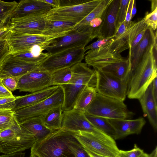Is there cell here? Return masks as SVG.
<instances>
[{"label": "cell", "instance_id": "obj_1", "mask_svg": "<svg viewBox=\"0 0 157 157\" xmlns=\"http://www.w3.org/2000/svg\"><path fill=\"white\" fill-rule=\"evenodd\" d=\"M77 132L62 128L55 131L44 139L36 141L31 148L30 155L38 157H75L70 145L77 141Z\"/></svg>", "mask_w": 157, "mask_h": 157}, {"label": "cell", "instance_id": "obj_2", "mask_svg": "<svg viewBox=\"0 0 157 157\" xmlns=\"http://www.w3.org/2000/svg\"><path fill=\"white\" fill-rule=\"evenodd\" d=\"M154 40L131 74L127 95L130 99H138L157 77V62L154 59L153 52Z\"/></svg>", "mask_w": 157, "mask_h": 157}, {"label": "cell", "instance_id": "obj_3", "mask_svg": "<svg viewBox=\"0 0 157 157\" xmlns=\"http://www.w3.org/2000/svg\"><path fill=\"white\" fill-rule=\"evenodd\" d=\"M102 0H60V6L44 15L47 20L76 22L77 24L94 10Z\"/></svg>", "mask_w": 157, "mask_h": 157}, {"label": "cell", "instance_id": "obj_4", "mask_svg": "<svg viewBox=\"0 0 157 157\" xmlns=\"http://www.w3.org/2000/svg\"><path fill=\"white\" fill-rule=\"evenodd\" d=\"M84 113L109 119H128L134 115L129 110L123 101L97 92Z\"/></svg>", "mask_w": 157, "mask_h": 157}, {"label": "cell", "instance_id": "obj_5", "mask_svg": "<svg viewBox=\"0 0 157 157\" xmlns=\"http://www.w3.org/2000/svg\"><path fill=\"white\" fill-rule=\"evenodd\" d=\"M97 32L95 29L89 26L75 28L66 35L54 38L48 41L44 50L49 54H53L75 47H85L92 40L97 38Z\"/></svg>", "mask_w": 157, "mask_h": 157}, {"label": "cell", "instance_id": "obj_6", "mask_svg": "<svg viewBox=\"0 0 157 157\" xmlns=\"http://www.w3.org/2000/svg\"><path fill=\"white\" fill-rule=\"evenodd\" d=\"M36 141L33 133L21 125L8 129L0 132V152H22L31 148Z\"/></svg>", "mask_w": 157, "mask_h": 157}, {"label": "cell", "instance_id": "obj_7", "mask_svg": "<svg viewBox=\"0 0 157 157\" xmlns=\"http://www.w3.org/2000/svg\"><path fill=\"white\" fill-rule=\"evenodd\" d=\"M87 65L100 71L121 80L129 79L131 76L128 59L121 54L103 57L86 59Z\"/></svg>", "mask_w": 157, "mask_h": 157}, {"label": "cell", "instance_id": "obj_8", "mask_svg": "<svg viewBox=\"0 0 157 157\" xmlns=\"http://www.w3.org/2000/svg\"><path fill=\"white\" fill-rule=\"evenodd\" d=\"M75 136L84 149L95 154L108 157L119 155L120 150L111 137L103 138L81 131L78 132Z\"/></svg>", "mask_w": 157, "mask_h": 157}, {"label": "cell", "instance_id": "obj_9", "mask_svg": "<svg viewBox=\"0 0 157 157\" xmlns=\"http://www.w3.org/2000/svg\"><path fill=\"white\" fill-rule=\"evenodd\" d=\"M85 47L78 46L67 49L48 56L39 65V66L50 72L67 67H71L84 59Z\"/></svg>", "mask_w": 157, "mask_h": 157}, {"label": "cell", "instance_id": "obj_10", "mask_svg": "<svg viewBox=\"0 0 157 157\" xmlns=\"http://www.w3.org/2000/svg\"><path fill=\"white\" fill-rule=\"evenodd\" d=\"M64 93L60 86L56 92L47 99L34 105L15 111L14 116L19 124L27 119L41 117L52 108L62 105Z\"/></svg>", "mask_w": 157, "mask_h": 157}, {"label": "cell", "instance_id": "obj_11", "mask_svg": "<svg viewBox=\"0 0 157 157\" xmlns=\"http://www.w3.org/2000/svg\"><path fill=\"white\" fill-rule=\"evenodd\" d=\"M95 70L97 75L95 88L97 92L124 101L127 95L130 79L122 80Z\"/></svg>", "mask_w": 157, "mask_h": 157}, {"label": "cell", "instance_id": "obj_12", "mask_svg": "<svg viewBox=\"0 0 157 157\" xmlns=\"http://www.w3.org/2000/svg\"><path fill=\"white\" fill-rule=\"evenodd\" d=\"M51 86V73L38 66L18 79L16 90L32 93Z\"/></svg>", "mask_w": 157, "mask_h": 157}, {"label": "cell", "instance_id": "obj_13", "mask_svg": "<svg viewBox=\"0 0 157 157\" xmlns=\"http://www.w3.org/2000/svg\"><path fill=\"white\" fill-rule=\"evenodd\" d=\"M54 38H55L42 35L28 34L10 30L6 39L10 54H12L28 50L36 45L41 46L44 50L48 41Z\"/></svg>", "mask_w": 157, "mask_h": 157}, {"label": "cell", "instance_id": "obj_14", "mask_svg": "<svg viewBox=\"0 0 157 157\" xmlns=\"http://www.w3.org/2000/svg\"><path fill=\"white\" fill-rule=\"evenodd\" d=\"M62 128L70 131L90 133L103 138L110 137L93 126L86 119L83 112L75 109L63 112Z\"/></svg>", "mask_w": 157, "mask_h": 157}, {"label": "cell", "instance_id": "obj_15", "mask_svg": "<svg viewBox=\"0 0 157 157\" xmlns=\"http://www.w3.org/2000/svg\"><path fill=\"white\" fill-rule=\"evenodd\" d=\"M44 15L34 14L12 17L8 26L12 31L30 34L41 35L46 21Z\"/></svg>", "mask_w": 157, "mask_h": 157}, {"label": "cell", "instance_id": "obj_16", "mask_svg": "<svg viewBox=\"0 0 157 157\" xmlns=\"http://www.w3.org/2000/svg\"><path fill=\"white\" fill-rule=\"evenodd\" d=\"M39 64L26 62L10 54L1 64L0 78L2 79L6 77H10L18 81L22 76Z\"/></svg>", "mask_w": 157, "mask_h": 157}, {"label": "cell", "instance_id": "obj_17", "mask_svg": "<svg viewBox=\"0 0 157 157\" xmlns=\"http://www.w3.org/2000/svg\"><path fill=\"white\" fill-rule=\"evenodd\" d=\"M121 0H112L105 11L104 18L98 28V39L113 37L117 28V13Z\"/></svg>", "mask_w": 157, "mask_h": 157}, {"label": "cell", "instance_id": "obj_18", "mask_svg": "<svg viewBox=\"0 0 157 157\" xmlns=\"http://www.w3.org/2000/svg\"><path fill=\"white\" fill-rule=\"evenodd\" d=\"M108 120L115 130V134L113 137L114 140L121 139L131 134H140L146 123V121L142 117L133 120Z\"/></svg>", "mask_w": 157, "mask_h": 157}, {"label": "cell", "instance_id": "obj_19", "mask_svg": "<svg viewBox=\"0 0 157 157\" xmlns=\"http://www.w3.org/2000/svg\"><path fill=\"white\" fill-rule=\"evenodd\" d=\"M155 37V33L149 27L137 44L135 47L129 49L128 58L131 74L141 60L150 45L154 41Z\"/></svg>", "mask_w": 157, "mask_h": 157}, {"label": "cell", "instance_id": "obj_20", "mask_svg": "<svg viewBox=\"0 0 157 157\" xmlns=\"http://www.w3.org/2000/svg\"><path fill=\"white\" fill-rule=\"evenodd\" d=\"M129 48L126 38L124 34L120 38L114 39L100 48L89 50L85 53V59H89L121 54Z\"/></svg>", "mask_w": 157, "mask_h": 157}, {"label": "cell", "instance_id": "obj_21", "mask_svg": "<svg viewBox=\"0 0 157 157\" xmlns=\"http://www.w3.org/2000/svg\"><path fill=\"white\" fill-rule=\"evenodd\" d=\"M52 8L40 0H22L18 2L12 13L11 18L31 14H45Z\"/></svg>", "mask_w": 157, "mask_h": 157}, {"label": "cell", "instance_id": "obj_22", "mask_svg": "<svg viewBox=\"0 0 157 157\" xmlns=\"http://www.w3.org/2000/svg\"><path fill=\"white\" fill-rule=\"evenodd\" d=\"M70 68L72 77L69 82H78L89 87L96 88L97 75L95 70L90 69L86 63L82 62L75 64Z\"/></svg>", "mask_w": 157, "mask_h": 157}, {"label": "cell", "instance_id": "obj_23", "mask_svg": "<svg viewBox=\"0 0 157 157\" xmlns=\"http://www.w3.org/2000/svg\"><path fill=\"white\" fill-rule=\"evenodd\" d=\"M59 86H52L25 95L17 96L13 111L30 106L49 98L57 90Z\"/></svg>", "mask_w": 157, "mask_h": 157}, {"label": "cell", "instance_id": "obj_24", "mask_svg": "<svg viewBox=\"0 0 157 157\" xmlns=\"http://www.w3.org/2000/svg\"><path fill=\"white\" fill-rule=\"evenodd\" d=\"M144 115L155 131L157 130V103L155 102L152 92V82L143 94L138 99Z\"/></svg>", "mask_w": 157, "mask_h": 157}, {"label": "cell", "instance_id": "obj_25", "mask_svg": "<svg viewBox=\"0 0 157 157\" xmlns=\"http://www.w3.org/2000/svg\"><path fill=\"white\" fill-rule=\"evenodd\" d=\"M77 24L74 22L46 19L41 35L55 38L63 36L73 30Z\"/></svg>", "mask_w": 157, "mask_h": 157}, {"label": "cell", "instance_id": "obj_26", "mask_svg": "<svg viewBox=\"0 0 157 157\" xmlns=\"http://www.w3.org/2000/svg\"><path fill=\"white\" fill-rule=\"evenodd\" d=\"M149 27L144 17L136 22H132L130 26L124 33L129 48L137 44Z\"/></svg>", "mask_w": 157, "mask_h": 157}, {"label": "cell", "instance_id": "obj_27", "mask_svg": "<svg viewBox=\"0 0 157 157\" xmlns=\"http://www.w3.org/2000/svg\"><path fill=\"white\" fill-rule=\"evenodd\" d=\"M20 124L33 133L36 141L44 139L55 131L48 129L44 125L41 117L27 119Z\"/></svg>", "mask_w": 157, "mask_h": 157}, {"label": "cell", "instance_id": "obj_28", "mask_svg": "<svg viewBox=\"0 0 157 157\" xmlns=\"http://www.w3.org/2000/svg\"><path fill=\"white\" fill-rule=\"evenodd\" d=\"M41 118L44 125L48 129L54 131L60 129L63 119L62 105L52 108Z\"/></svg>", "mask_w": 157, "mask_h": 157}, {"label": "cell", "instance_id": "obj_29", "mask_svg": "<svg viewBox=\"0 0 157 157\" xmlns=\"http://www.w3.org/2000/svg\"><path fill=\"white\" fill-rule=\"evenodd\" d=\"M84 114L87 120L96 128L113 138L115 131L108 119L86 113Z\"/></svg>", "mask_w": 157, "mask_h": 157}, {"label": "cell", "instance_id": "obj_30", "mask_svg": "<svg viewBox=\"0 0 157 157\" xmlns=\"http://www.w3.org/2000/svg\"><path fill=\"white\" fill-rule=\"evenodd\" d=\"M96 92L95 88L86 86L78 98L74 109L84 113L94 99Z\"/></svg>", "mask_w": 157, "mask_h": 157}, {"label": "cell", "instance_id": "obj_31", "mask_svg": "<svg viewBox=\"0 0 157 157\" xmlns=\"http://www.w3.org/2000/svg\"><path fill=\"white\" fill-rule=\"evenodd\" d=\"M112 0H102L101 2L90 13L76 25L75 28L88 26L90 22L94 18L101 16Z\"/></svg>", "mask_w": 157, "mask_h": 157}, {"label": "cell", "instance_id": "obj_32", "mask_svg": "<svg viewBox=\"0 0 157 157\" xmlns=\"http://www.w3.org/2000/svg\"><path fill=\"white\" fill-rule=\"evenodd\" d=\"M12 110L0 109V132L8 129L20 126Z\"/></svg>", "mask_w": 157, "mask_h": 157}, {"label": "cell", "instance_id": "obj_33", "mask_svg": "<svg viewBox=\"0 0 157 157\" xmlns=\"http://www.w3.org/2000/svg\"><path fill=\"white\" fill-rule=\"evenodd\" d=\"M72 77L70 67L59 69L51 73L52 86H60L68 84Z\"/></svg>", "mask_w": 157, "mask_h": 157}, {"label": "cell", "instance_id": "obj_34", "mask_svg": "<svg viewBox=\"0 0 157 157\" xmlns=\"http://www.w3.org/2000/svg\"><path fill=\"white\" fill-rule=\"evenodd\" d=\"M11 54L15 57L26 62L40 64L48 56L49 53L43 52L39 57H36L31 53L29 49Z\"/></svg>", "mask_w": 157, "mask_h": 157}, {"label": "cell", "instance_id": "obj_35", "mask_svg": "<svg viewBox=\"0 0 157 157\" xmlns=\"http://www.w3.org/2000/svg\"><path fill=\"white\" fill-rule=\"evenodd\" d=\"M129 1L130 0L120 1L117 13V27L125 21Z\"/></svg>", "mask_w": 157, "mask_h": 157}, {"label": "cell", "instance_id": "obj_36", "mask_svg": "<svg viewBox=\"0 0 157 157\" xmlns=\"http://www.w3.org/2000/svg\"><path fill=\"white\" fill-rule=\"evenodd\" d=\"M17 4L16 1L6 2L0 0V15L13 13Z\"/></svg>", "mask_w": 157, "mask_h": 157}, {"label": "cell", "instance_id": "obj_37", "mask_svg": "<svg viewBox=\"0 0 157 157\" xmlns=\"http://www.w3.org/2000/svg\"><path fill=\"white\" fill-rule=\"evenodd\" d=\"M16 97L0 98V109L13 111L15 106Z\"/></svg>", "mask_w": 157, "mask_h": 157}, {"label": "cell", "instance_id": "obj_38", "mask_svg": "<svg viewBox=\"0 0 157 157\" xmlns=\"http://www.w3.org/2000/svg\"><path fill=\"white\" fill-rule=\"evenodd\" d=\"M70 148L75 157H90L87 152L78 140L71 145Z\"/></svg>", "mask_w": 157, "mask_h": 157}, {"label": "cell", "instance_id": "obj_39", "mask_svg": "<svg viewBox=\"0 0 157 157\" xmlns=\"http://www.w3.org/2000/svg\"><path fill=\"white\" fill-rule=\"evenodd\" d=\"M148 25L154 31L156 30L157 26V8L147 13L144 17Z\"/></svg>", "mask_w": 157, "mask_h": 157}, {"label": "cell", "instance_id": "obj_40", "mask_svg": "<svg viewBox=\"0 0 157 157\" xmlns=\"http://www.w3.org/2000/svg\"><path fill=\"white\" fill-rule=\"evenodd\" d=\"M144 152L143 150L135 144L134 148L130 150L125 151L120 150L119 155L121 157H139Z\"/></svg>", "mask_w": 157, "mask_h": 157}, {"label": "cell", "instance_id": "obj_41", "mask_svg": "<svg viewBox=\"0 0 157 157\" xmlns=\"http://www.w3.org/2000/svg\"><path fill=\"white\" fill-rule=\"evenodd\" d=\"M114 38V37L105 39H98L95 42L86 46L84 49L86 51L88 50H94L98 49L109 43Z\"/></svg>", "mask_w": 157, "mask_h": 157}, {"label": "cell", "instance_id": "obj_42", "mask_svg": "<svg viewBox=\"0 0 157 157\" xmlns=\"http://www.w3.org/2000/svg\"><path fill=\"white\" fill-rule=\"evenodd\" d=\"M10 54L9 47L6 39H0V64Z\"/></svg>", "mask_w": 157, "mask_h": 157}, {"label": "cell", "instance_id": "obj_43", "mask_svg": "<svg viewBox=\"0 0 157 157\" xmlns=\"http://www.w3.org/2000/svg\"><path fill=\"white\" fill-rule=\"evenodd\" d=\"M2 79L3 85L9 90L11 92L16 90L17 81L15 78L6 77Z\"/></svg>", "mask_w": 157, "mask_h": 157}, {"label": "cell", "instance_id": "obj_44", "mask_svg": "<svg viewBox=\"0 0 157 157\" xmlns=\"http://www.w3.org/2000/svg\"><path fill=\"white\" fill-rule=\"evenodd\" d=\"M134 0H130L127 8L126 17L124 21L127 29L130 26L132 22L131 13Z\"/></svg>", "mask_w": 157, "mask_h": 157}, {"label": "cell", "instance_id": "obj_45", "mask_svg": "<svg viewBox=\"0 0 157 157\" xmlns=\"http://www.w3.org/2000/svg\"><path fill=\"white\" fill-rule=\"evenodd\" d=\"M105 12L101 16L95 18L91 21L88 26L93 29H98L102 24Z\"/></svg>", "mask_w": 157, "mask_h": 157}, {"label": "cell", "instance_id": "obj_46", "mask_svg": "<svg viewBox=\"0 0 157 157\" xmlns=\"http://www.w3.org/2000/svg\"><path fill=\"white\" fill-rule=\"evenodd\" d=\"M12 13L0 15V29L8 26Z\"/></svg>", "mask_w": 157, "mask_h": 157}, {"label": "cell", "instance_id": "obj_47", "mask_svg": "<svg viewBox=\"0 0 157 157\" xmlns=\"http://www.w3.org/2000/svg\"><path fill=\"white\" fill-rule=\"evenodd\" d=\"M13 96L12 92L9 90L3 85L2 79L0 78V98Z\"/></svg>", "mask_w": 157, "mask_h": 157}, {"label": "cell", "instance_id": "obj_48", "mask_svg": "<svg viewBox=\"0 0 157 157\" xmlns=\"http://www.w3.org/2000/svg\"><path fill=\"white\" fill-rule=\"evenodd\" d=\"M127 29L125 22L124 21L117 27L113 37L115 39L120 38L125 33Z\"/></svg>", "mask_w": 157, "mask_h": 157}, {"label": "cell", "instance_id": "obj_49", "mask_svg": "<svg viewBox=\"0 0 157 157\" xmlns=\"http://www.w3.org/2000/svg\"><path fill=\"white\" fill-rule=\"evenodd\" d=\"M40 1L48 5L52 8H58L60 6L59 0H40Z\"/></svg>", "mask_w": 157, "mask_h": 157}, {"label": "cell", "instance_id": "obj_50", "mask_svg": "<svg viewBox=\"0 0 157 157\" xmlns=\"http://www.w3.org/2000/svg\"><path fill=\"white\" fill-rule=\"evenodd\" d=\"M152 92L154 98L157 103V77H156L152 82Z\"/></svg>", "mask_w": 157, "mask_h": 157}, {"label": "cell", "instance_id": "obj_51", "mask_svg": "<svg viewBox=\"0 0 157 157\" xmlns=\"http://www.w3.org/2000/svg\"><path fill=\"white\" fill-rule=\"evenodd\" d=\"M25 153L17 152L11 154L2 155L0 157H25Z\"/></svg>", "mask_w": 157, "mask_h": 157}, {"label": "cell", "instance_id": "obj_52", "mask_svg": "<svg viewBox=\"0 0 157 157\" xmlns=\"http://www.w3.org/2000/svg\"><path fill=\"white\" fill-rule=\"evenodd\" d=\"M136 7V1L135 0H134L132 9L131 19L134 17L136 13L137 10Z\"/></svg>", "mask_w": 157, "mask_h": 157}, {"label": "cell", "instance_id": "obj_53", "mask_svg": "<svg viewBox=\"0 0 157 157\" xmlns=\"http://www.w3.org/2000/svg\"><path fill=\"white\" fill-rule=\"evenodd\" d=\"M87 152L88 154L89 155L90 157H108L106 156H102L100 155H98L95 154L86 149H84ZM116 157H121L120 155Z\"/></svg>", "mask_w": 157, "mask_h": 157}, {"label": "cell", "instance_id": "obj_54", "mask_svg": "<svg viewBox=\"0 0 157 157\" xmlns=\"http://www.w3.org/2000/svg\"><path fill=\"white\" fill-rule=\"evenodd\" d=\"M151 10L152 11L157 8V0H154L151 1Z\"/></svg>", "mask_w": 157, "mask_h": 157}, {"label": "cell", "instance_id": "obj_55", "mask_svg": "<svg viewBox=\"0 0 157 157\" xmlns=\"http://www.w3.org/2000/svg\"><path fill=\"white\" fill-rule=\"evenodd\" d=\"M139 157H152V154H148L144 152L140 155Z\"/></svg>", "mask_w": 157, "mask_h": 157}, {"label": "cell", "instance_id": "obj_56", "mask_svg": "<svg viewBox=\"0 0 157 157\" xmlns=\"http://www.w3.org/2000/svg\"><path fill=\"white\" fill-rule=\"evenodd\" d=\"M151 153L152 157H157V147L156 146L151 152Z\"/></svg>", "mask_w": 157, "mask_h": 157}, {"label": "cell", "instance_id": "obj_57", "mask_svg": "<svg viewBox=\"0 0 157 157\" xmlns=\"http://www.w3.org/2000/svg\"><path fill=\"white\" fill-rule=\"evenodd\" d=\"M29 157H38L37 156H36V155H30Z\"/></svg>", "mask_w": 157, "mask_h": 157}, {"label": "cell", "instance_id": "obj_58", "mask_svg": "<svg viewBox=\"0 0 157 157\" xmlns=\"http://www.w3.org/2000/svg\"><path fill=\"white\" fill-rule=\"evenodd\" d=\"M1 64H0V71L1 70Z\"/></svg>", "mask_w": 157, "mask_h": 157}]
</instances>
